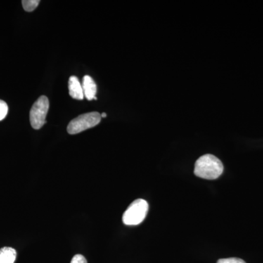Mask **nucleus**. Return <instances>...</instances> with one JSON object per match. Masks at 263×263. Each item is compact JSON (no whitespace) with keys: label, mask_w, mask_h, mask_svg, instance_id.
I'll list each match as a JSON object with an SVG mask.
<instances>
[{"label":"nucleus","mask_w":263,"mask_h":263,"mask_svg":"<svg viewBox=\"0 0 263 263\" xmlns=\"http://www.w3.org/2000/svg\"><path fill=\"white\" fill-rule=\"evenodd\" d=\"M224 171V166L219 158L212 155L200 157L195 162V176L201 179L214 180L218 179Z\"/></svg>","instance_id":"nucleus-1"},{"label":"nucleus","mask_w":263,"mask_h":263,"mask_svg":"<svg viewBox=\"0 0 263 263\" xmlns=\"http://www.w3.org/2000/svg\"><path fill=\"white\" fill-rule=\"evenodd\" d=\"M148 211V202L143 199H137L123 214V222L126 226H138L144 220Z\"/></svg>","instance_id":"nucleus-2"},{"label":"nucleus","mask_w":263,"mask_h":263,"mask_svg":"<svg viewBox=\"0 0 263 263\" xmlns=\"http://www.w3.org/2000/svg\"><path fill=\"white\" fill-rule=\"evenodd\" d=\"M101 114L98 112H91L82 114L72 119L67 126V133L70 135L79 134L81 132L95 127L101 121Z\"/></svg>","instance_id":"nucleus-3"},{"label":"nucleus","mask_w":263,"mask_h":263,"mask_svg":"<svg viewBox=\"0 0 263 263\" xmlns=\"http://www.w3.org/2000/svg\"><path fill=\"white\" fill-rule=\"evenodd\" d=\"M48 109L49 100L47 97H40L33 104L29 113V119L33 129H40L46 124Z\"/></svg>","instance_id":"nucleus-4"},{"label":"nucleus","mask_w":263,"mask_h":263,"mask_svg":"<svg viewBox=\"0 0 263 263\" xmlns=\"http://www.w3.org/2000/svg\"><path fill=\"white\" fill-rule=\"evenodd\" d=\"M69 94L76 100H81L84 98V91L79 79L76 76H71L68 82Z\"/></svg>","instance_id":"nucleus-5"},{"label":"nucleus","mask_w":263,"mask_h":263,"mask_svg":"<svg viewBox=\"0 0 263 263\" xmlns=\"http://www.w3.org/2000/svg\"><path fill=\"white\" fill-rule=\"evenodd\" d=\"M82 87L85 98L88 100H94L97 94V84L92 78L85 76L83 79Z\"/></svg>","instance_id":"nucleus-6"},{"label":"nucleus","mask_w":263,"mask_h":263,"mask_svg":"<svg viewBox=\"0 0 263 263\" xmlns=\"http://www.w3.org/2000/svg\"><path fill=\"white\" fill-rule=\"evenodd\" d=\"M16 256V251L11 247L0 249V263H14Z\"/></svg>","instance_id":"nucleus-7"},{"label":"nucleus","mask_w":263,"mask_h":263,"mask_svg":"<svg viewBox=\"0 0 263 263\" xmlns=\"http://www.w3.org/2000/svg\"><path fill=\"white\" fill-rule=\"evenodd\" d=\"M39 3V0H23L22 1L24 9L27 12H32L35 10Z\"/></svg>","instance_id":"nucleus-8"},{"label":"nucleus","mask_w":263,"mask_h":263,"mask_svg":"<svg viewBox=\"0 0 263 263\" xmlns=\"http://www.w3.org/2000/svg\"><path fill=\"white\" fill-rule=\"evenodd\" d=\"M8 112V104L3 100H0V121L3 120L6 117Z\"/></svg>","instance_id":"nucleus-9"},{"label":"nucleus","mask_w":263,"mask_h":263,"mask_svg":"<svg viewBox=\"0 0 263 263\" xmlns=\"http://www.w3.org/2000/svg\"><path fill=\"white\" fill-rule=\"evenodd\" d=\"M217 263H246L245 260L236 257L231 258L220 259L217 261Z\"/></svg>","instance_id":"nucleus-10"},{"label":"nucleus","mask_w":263,"mask_h":263,"mask_svg":"<svg viewBox=\"0 0 263 263\" xmlns=\"http://www.w3.org/2000/svg\"><path fill=\"white\" fill-rule=\"evenodd\" d=\"M70 263H87V260L85 258L84 256L81 254H76L73 257H72V260Z\"/></svg>","instance_id":"nucleus-11"},{"label":"nucleus","mask_w":263,"mask_h":263,"mask_svg":"<svg viewBox=\"0 0 263 263\" xmlns=\"http://www.w3.org/2000/svg\"><path fill=\"white\" fill-rule=\"evenodd\" d=\"M107 117V114L105 113H103L101 114V117L102 118H105Z\"/></svg>","instance_id":"nucleus-12"}]
</instances>
